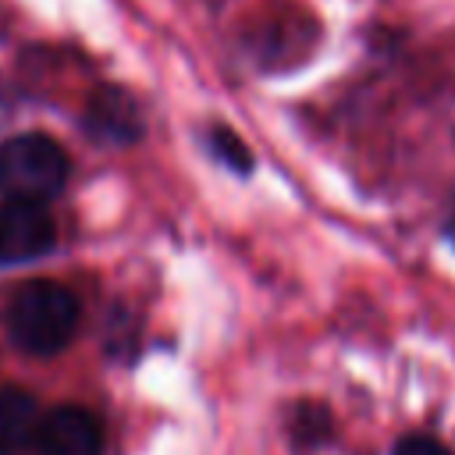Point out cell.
<instances>
[{
  "label": "cell",
  "mask_w": 455,
  "mask_h": 455,
  "mask_svg": "<svg viewBox=\"0 0 455 455\" xmlns=\"http://www.w3.org/2000/svg\"><path fill=\"white\" fill-rule=\"evenodd\" d=\"M78 316L82 306L75 291L46 277L21 281L4 306L7 338L28 355H57L75 338Z\"/></svg>",
  "instance_id": "obj_1"
},
{
  "label": "cell",
  "mask_w": 455,
  "mask_h": 455,
  "mask_svg": "<svg viewBox=\"0 0 455 455\" xmlns=\"http://www.w3.org/2000/svg\"><path fill=\"white\" fill-rule=\"evenodd\" d=\"M64 181H68V156L50 135L25 132V135L0 142V196L4 199L43 206L64 188Z\"/></svg>",
  "instance_id": "obj_2"
},
{
  "label": "cell",
  "mask_w": 455,
  "mask_h": 455,
  "mask_svg": "<svg viewBox=\"0 0 455 455\" xmlns=\"http://www.w3.org/2000/svg\"><path fill=\"white\" fill-rule=\"evenodd\" d=\"M85 135L107 146H132L146 132V117L139 100L121 85H100L92 89L85 114H82Z\"/></svg>",
  "instance_id": "obj_3"
},
{
  "label": "cell",
  "mask_w": 455,
  "mask_h": 455,
  "mask_svg": "<svg viewBox=\"0 0 455 455\" xmlns=\"http://www.w3.org/2000/svg\"><path fill=\"white\" fill-rule=\"evenodd\" d=\"M32 451L36 455H103V427L82 405H57L46 416H39Z\"/></svg>",
  "instance_id": "obj_4"
},
{
  "label": "cell",
  "mask_w": 455,
  "mask_h": 455,
  "mask_svg": "<svg viewBox=\"0 0 455 455\" xmlns=\"http://www.w3.org/2000/svg\"><path fill=\"white\" fill-rule=\"evenodd\" d=\"M57 224L46 206L36 203H0V263H25L53 249Z\"/></svg>",
  "instance_id": "obj_5"
},
{
  "label": "cell",
  "mask_w": 455,
  "mask_h": 455,
  "mask_svg": "<svg viewBox=\"0 0 455 455\" xmlns=\"http://www.w3.org/2000/svg\"><path fill=\"white\" fill-rule=\"evenodd\" d=\"M39 427V402L7 384L0 387V455H18L25 444H32Z\"/></svg>",
  "instance_id": "obj_6"
},
{
  "label": "cell",
  "mask_w": 455,
  "mask_h": 455,
  "mask_svg": "<svg viewBox=\"0 0 455 455\" xmlns=\"http://www.w3.org/2000/svg\"><path fill=\"white\" fill-rule=\"evenodd\" d=\"M206 146H210V153H213L224 167H231L235 174H249V171H252V153H249V146H245L231 128L213 124V128L206 132Z\"/></svg>",
  "instance_id": "obj_7"
},
{
  "label": "cell",
  "mask_w": 455,
  "mask_h": 455,
  "mask_svg": "<svg viewBox=\"0 0 455 455\" xmlns=\"http://www.w3.org/2000/svg\"><path fill=\"white\" fill-rule=\"evenodd\" d=\"M327 434H331V412L323 405H299L291 412V441L299 448L323 444Z\"/></svg>",
  "instance_id": "obj_8"
},
{
  "label": "cell",
  "mask_w": 455,
  "mask_h": 455,
  "mask_svg": "<svg viewBox=\"0 0 455 455\" xmlns=\"http://www.w3.org/2000/svg\"><path fill=\"white\" fill-rule=\"evenodd\" d=\"M391 455H451L437 437H427V434H405L395 448H391Z\"/></svg>",
  "instance_id": "obj_9"
}]
</instances>
